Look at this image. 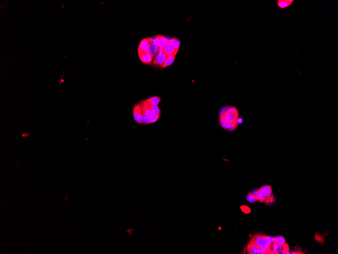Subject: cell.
Masks as SVG:
<instances>
[{"label": "cell", "instance_id": "cell-18", "mask_svg": "<svg viewBox=\"0 0 338 254\" xmlns=\"http://www.w3.org/2000/svg\"><path fill=\"white\" fill-rule=\"evenodd\" d=\"M175 59V55L172 54L169 56H167L166 59L165 60L164 65L162 66V68H165L171 65L174 62Z\"/></svg>", "mask_w": 338, "mask_h": 254}, {"label": "cell", "instance_id": "cell-10", "mask_svg": "<svg viewBox=\"0 0 338 254\" xmlns=\"http://www.w3.org/2000/svg\"><path fill=\"white\" fill-rule=\"evenodd\" d=\"M247 251L249 254H264V252L261 250V248L249 242L247 246Z\"/></svg>", "mask_w": 338, "mask_h": 254}, {"label": "cell", "instance_id": "cell-4", "mask_svg": "<svg viewBox=\"0 0 338 254\" xmlns=\"http://www.w3.org/2000/svg\"><path fill=\"white\" fill-rule=\"evenodd\" d=\"M276 242V238L270 236H265L261 250L264 254H270L271 246L273 242Z\"/></svg>", "mask_w": 338, "mask_h": 254}, {"label": "cell", "instance_id": "cell-12", "mask_svg": "<svg viewBox=\"0 0 338 254\" xmlns=\"http://www.w3.org/2000/svg\"><path fill=\"white\" fill-rule=\"evenodd\" d=\"M255 196L257 200L260 201L261 202H267L268 201L271 200L270 197H268L266 194H265V193L263 192L260 189L257 191L255 193Z\"/></svg>", "mask_w": 338, "mask_h": 254}, {"label": "cell", "instance_id": "cell-24", "mask_svg": "<svg viewBox=\"0 0 338 254\" xmlns=\"http://www.w3.org/2000/svg\"><path fill=\"white\" fill-rule=\"evenodd\" d=\"M241 210H243V212L245 213H249V212H251L250 209L247 206H243L241 207Z\"/></svg>", "mask_w": 338, "mask_h": 254}, {"label": "cell", "instance_id": "cell-14", "mask_svg": "<svg viewBox=\"0 0 338 254\" xmlns=\"http://www.w3.org/2000/svg\"><path fill=\"white\" fill-rule=\"evenodd\" d=\"M158 51H159L158 47L153 42V38H151L147 52L149 53L152 56H154L158 53Z\"/></svg>", "mask_w": 338, "mask_h": 254}, {"label": "cell", "instance_id": "cell-3", "mask_svg": "<svg viewBox=\"0 0 338 254\" xmlns=\"http://www.w3.org/2000/svg\"><path fill=\"white\" fill-rule=\"evenodd\" d=\"M139 104L140 106L143 114H146V115L149 116L151 118L153 123H154V122H156L158 120L160 116L157 115L156 114H154L153 111H151V110L148 107H147V105L144 103V101H141L139 103Z\"/></svg>", "mask_w": 338, "mask_h": 254}, {"label": "cell", "instance_id": "cell-25", "mask_svg": "<svg viewBox=\"0 0 338 254\" xmlns=\"http://www.w3.org/2000/svg\"><path fill=\"white\" fill-rule=\"evenodd\" d=\"M242 122H243L242 119L238 118V119H237V123H241Z\"/></svg>", "mask_w": 338, "mask_h": 254}, {"label": "cell", "instance_id": "cell-7", "mask_svg": "<svg viewBox=\"0 0 338 254\" xmlns=\"http://www.w3.org/2000/svg\"><path fill=\"white\" fill-rule=\"evenodd\" d=\"M139 59L145 64H149L153 61V56L147 51H138Z\"/></svg>", "mask_w": 338, "mask_h": 254}, {"label": "cell", "instance_id": "cell-17", "mask_svg": "<svg viewBox=\"0 0 338 254\" xmlns=\"http://www.w3.org/2000/svg\"><path fill=\"white\" fill-rule=\"evenodd\" d=\"M170 41L172 43V45H173V46L174 48V52L173 55L176 56V55L177 54L178 52L179 47H180V41L178 39L176 38H173L172 39L170 40Z\"/></svg>", "mask_w": 338, "mask_h": 254}, {"label": "cell", "instance_id": "cell-20", "mask_svg": "<svg viewBox=\"0 0 338 254\" xmlns=\"http://www.w3.org/2000/svg\"><path fill=\"white\" fill-rule=\"evenodd\" d=\"M144 101L147 105V107H148L154 114H156L158 116H161V110L160 109V108H158V106L150 105H149V104L146 103L144 100Z\"/></svg>", "mask_w": 338, "mask_h": 254}, {"label": "cell", "instance_id": "cell-2", "mask_svg": "<svg viewBox=\"0 0 338 254\" xmlns=\"http://www.w3.org/2000/svg\"><path fill=\"white\" fill-rule=\"evenodd\" d=\"M289 247L288 244L280 245L276 242H273L271 246L270 254H289Z\"/></svg>", "mask_w": 338, "mask_h": 254}, {"label": "cell", "instance_id": "cell-23", "mask_svg": "<svg viewBox=\"0 0 338 254\" xmlns=\"http://www.w3.org/2000/svg\"><path fill=\"white\" fill-rule=\"evenodd\" d=\"M276 242L280 245H284L285 243V238L282 236H278L276 238Z\"/></svg>", "mask_w": 338, "mask_h": 254}, {"label": "cell", "instance_id": "cell-21", "mask_svg": "<svg viewBox=\"0 0 338 254\" xmlns=\"http://www.w3.org/2000/svg\"><path fill=\"white\" fill-rule=\"evenodd\" d=\"M143 123L144 125H150L151 123H153L152 122V120H151V118L148 115L143 114Z\"/></svg>", "mask_w": 338, "mask_h": 254}, {"label": "cell", "instance_id": "cell-19", "mask_svg": "<svg viewBox=\"0 0 338 254\" xmlns=\"http://www.w3.org/2000/svg\"><path fill=\"white\" fill-rule=\"evenodd\" d=\"M260 189L263 192L265 193V194H266L268 197H272V188L271 186L269 185H265Z\"/></svg>", "mask_w": 338, "mask_h": 254}, {"label": "cell", "instance_id": "cell-5", "mask_svg": "<svg viewBox=\"0 0 338 254\" xmlns=\"http://www.w3.org/2000/svg\"><path fill=\"white\" fill-rule=\"evenodd\" d=\"M133 115L135 121L139 123H143V113L139 104H136L133 109Z\"/></svg>", "mask_w": 338, "mask_h": 254}, {"label": "cell", "instance_id": "cell-6", "mask_svg": "<svg viewBox=\"0 0 338 254\" xmlns=\"http://www.w3.org/2000/svg\"><path fill=\"white\" fill-rule=\"evenodd\" d=\"M168 39L166 37L162 35H158L156 38L153 39V41L157 45L159 48V50H162V49L168 42Z\"/></svg>", "mask_w": 338, "mask_h": 254}, {"label": "cell", "instance_id": "cell-9", "mask_svg": "<svg viewBox=\"0 0 338 254\" xmlns=\"http://www.w3.org/2000/svg\"><path fill=\"white\" fill-rule=\"evenodd\" d=\"M264 236L265 235H262V234H256L253 236L249 241V242L261 248L263 244Z\"/></svg>", "mask_w": 338, "mask_h": 254}, {"label": "cell", "instance_id": "cell-16", "mask_svg": "<svg viewBox=\"0 0 338 254\" xmlns=\"http://www.w3.org/2000/svg\"><path fill=\"white\" fill-rule=\"evenodd\" d=\"M161 97L158 96H155L144 100L145 102L149 105L153 106H158L161 101Z\"/></svg>", "mask_w": 338, "mask_h": 254}, {"label": "cell", "instance_id": "cell-13", "mask_svg": "<svg viewBox=\"0 0 338 254\" xmlns=\"http://www.w3.org/2000/svg\"><path fill=\"white\" fill-rule=\"evenodd\" d=\"M162 52H164V54L166 55L167 56L174 54V48L172 43L170 42V40H168L167 43L166 44L165 46L162 48Z\"/></svg>", "mask_w": 338, "mask_h": 254}, {"label": "cell", "instance_id": "cell-22", "mask_svg": "<svg viewBox=\"0 0 338 254\" xmlns=\"http://www.w3.org/2000/svg\"><path fill=\"white\" fill-rule=\"evenodd\" d=\"M247 199L248 201L249 202H254L257 200L256 197L255 196V194H254V193L250 192L247 195Z\"/></svg>", "mask_w": 338, "mask_h": 254}, {"label": "cell", "instance_id": "cell-8", "mask_svg": "<svg viewBox=\"0 0 338 254\" xmlns=\"http://www.w3.org/2000/svg\"><path fill=\"white\" fill-rule=\"evenodd\" d=\"M167 55L162 51H160L157 55L154 60L153 61V64L156 66L162 67L166 59Z\"/></svg>", "mask_w": 338, "mask_h": 254}, {"label": "cell", "instance_id": "cell-15", "mask_svg": "<svg viewBox=\"0 0 338 254\" xmlns=\"http://www.w3.org/2000/svg\"><path fill=\"white\" fill-rule=\"evenodd\" d=\"M293 0H278L277 5L281 9L286 8L293 3Z\"/></svg>", "mask_w": 338, "mask_h": 254}, {"label": "cell", "instance_id": "cell-11", "mask_svg": "<svg viewBox=\"0 0 338 254\" xmlns=\"http://www.w3.org/2000/svg\"><path fill=\"white\" fill-rule=\"evenodd\" d=\"M151 40V38H147L141 40L138 46V51H147Z\"/></svg>", "mask_w": 338, "mask_h": 254}, {"label": "cell", "instance_id": "cell-1", "mask_svg": "<svg viewBox=\"0 0 338 254\" xmlns=\"http://www.w3.org/2000/svg\"><path fill=\"white\" fill-rule=\"evenodd\" d=\"M226 122L231 126L233 130L235 129L238 126L237 119L239 118V112L237 108L235 107H229L226 108L220 115Z\"/></svg>", "mask_w": 338, "mask_h": 254}]
</instances>
